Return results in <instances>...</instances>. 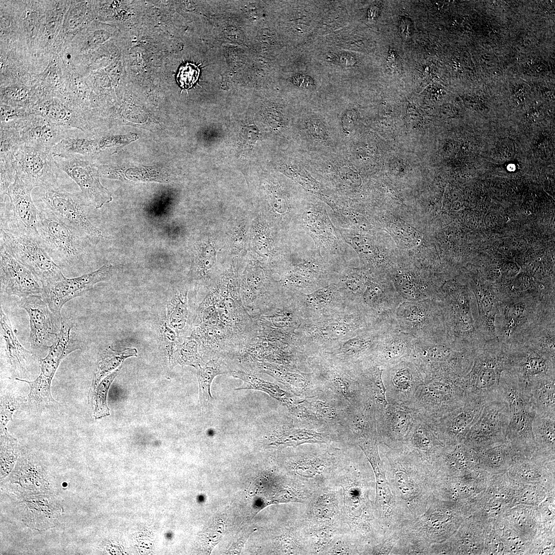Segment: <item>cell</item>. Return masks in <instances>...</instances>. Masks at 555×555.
I'll list each match as a JSON object with an SVG mask.
<instances>
[{
    "label": "cell",
    "instance_id": "cell-30",
    "mask_svg": "<svg viewBox=\"0 0 555 555\" xmlns=\"http://www.w3.org/2000/svg\"><path fill=\"white\" fill-rule=\"evenodd\" d=\"M18 508L23 522L30 527L39 529L55 525L61 510L58 501L48 496L29 498L23 501Z\"/></svg>",
    "mask_w": 555,
    "mask_h": 555
},
{
    "label": "cell",
    "instance_id": "cell-15",
    "mask_svg": "<svg viewBox=\"0 0 555 555\" xmlns=\"http://www.w3.org/2000/svg\"><path fill=\"white\" fill-rule=\"evenodd\" d=\"M382 377L387 402L411 407L426 378L413 357L384 367Z\"/></svg>",
    "mask_w": 555,
    "mask_h": 555
},
{
    "label": "cell",
    "instance_id": "cell-44",
    "mask_svg": "<svg viewBox=\"0 0 555 555\" xmlns=\"http://www.w3.org/2000/svg\"><path fill=\"white\" fill-rule=\"evenodd\" d=\"M156 328L160 347L164 350L170 358L178 345L179 338L176 332L169 326L164 309L157 318Z\"/></svg>",
    "mask_w": 555,
    "mask_h": 555
},
{
    "label": "cell",
    "instance_id": "cell-53",
    "mask_svg": "<svg viewBox=\"0 0 555 555\" xmlns=\"http://www.w3.org/2000/svg\"><path fill=\"white\" fill-rule=\"evenodd\" d=\"M362 326L357 324H346L340 322H332L325 325L323 328V334L330 338H337L343 337L347 334Z\"/></svg>",
    "mask_w": 555,
    "mask_h": 555
},
{
    "label": "cell",
    "instance_id": "cell-45",
    "mask_svg": "<svg viewBox=\"0 0 555 555\" xmlns=\"http://www.w3.org/2000/svg\"><path fill=\"white\" fill-rule=\"evenodd\" d=\"M527 312L526 304L522 301L511 303L505 307L503 331L506 336H511L524 321Z\"/></svg>",
    "mask_w": 555,
    "mask_h": 555
},
{
    "label": "cell",
    "instance_id": "cell-47",
    "mask_svg": "<svg viewBox=\"0 0 555 555\" xmlns=\"http://www.w3.org/2000/svg\"><path fill=\"white\" fill-rule=\"evenodd\" d=\"M23 145L12 128H1V159L12 160L15 152Z\"/></svg>",
    "mask_w": 555,
    "mask_h": 555
},
{
    "label": "cell",
    "instance_id": "cell-1",
    "mask_svg": "<svg viewBox=\"0 0 555 555\" xmlns=\"http://www.w3.org/2000/svg\"><path fill=\"white\" fill-rule=\"evenodd\" d=\"M200 348L218 351L244 345L255 333V324L242 301L234 280L220 282L206 295L192 322Z\"/></svg>",
    "mask_w": 555,
    "mask_h": 555
},
{
    "label": "cell",
    "instance_id": "cell-7",
    "mask_svg": "<svg viewBox=\"0 0 555 555\" xmlns=\"http://www.w3.org/2000/svg\"><path fill=\"white\" fill-rule=\"evenodd\" d=\"M80 348L74 323L70 319L62 320L59 336L49 347L47 356L40 359L39 376L31 381L18 378L15 379L29 384L30 391L28 400L30 403L39 406L57 403L51 393L53 377L63 359L71 353Z\"/></svg>",
    "mask_w": 555,
    "mask_h": 555
},
{
    "label": "cell",
    "instance_id": "cell-9",
    "mask_svg": "<svg viewBox=\"0 0 555 555\" xmlns=\"http://www.w3.org/2000/svg\"><path fill=\"white\" fill-rule=\"evenodd\" d=\"M508 358V353L499 349H486L475 354L470 370L460 378L466 399L486 401L497 395Z\"/></svg>",
    "mask_w": 555,
    "mask_h": 555
},
{
    "label": "cell",
    "instance_id": "cell-3",
    "mask_svg": "<svg viewBox=\"0 0 555 555\" xmlns=\"http://www.w3.org/2000/svg\"><path fill=\"white\" fill-rule=\"evenodd\" d=\"M474 353L448 339L446 335L415 340L413 358L426 377L460 378L470 370Z\"/></svg>",
    "mask_w": 555,
    "mask_h": 555
},
{
    "label": "cell",
    "instance_id": "cell-55",
    "mask_svg": "<svg viewBox=\"0 0 555 555\" xmlns=\"http://www.w3.org/2000/svg\"><path fill=\"white\" fill-rule=\"evenodd\" d=\"M316 514L320 516L329 517L334 510V504L329 497L321 498L316 503L314 507Z\"/></svg>",
    "mask_w": 555,
    "mask_h": 555
},
{
    "label": "cell",
    "instance_id": "cell-32",
    "mask_svg": "<svg viewBox=\"0 0 555 555\" xmlns=\"http://www.w3.org/2000/svg\"><path fill=\"white\" fill-rule=\"evenodd\" d=\"M404 446L431 464L444 445L437 437L431 422L417 414L413 427Z\"/></svg>",
    "mask_w": 555,
    "mask_h": 555
},
{
    "label": "cell",
    "instance_id": "cell-5",
    "mask_svg": "<svg viewBox=\"0 0 555 555\" xmlns=\"http://www.w3.org/2000/svg\"><path fill=\"white\" fill-rule=\"evenodd\" d=\"M1 245L30 270L43 288L65 278L40 239L1 227Z\"/></svg>",
    "mask_w": 555,
    "mask_h": 555
},
{
    "label": "cell",
    "instance_id": "cell-31",
    "mask_svg": "<svg viewBox=\"0 0 555 555\" xmlns=\"http://www.w3.org/2000/svg\"><path fill=\"white\" fill-rule=\"evenodd\" d=\"M0 323L1 336L5 344L6 356L10 368L13 374L18 377H26L29 373L31 365L39 358L20 343L14 333L10 320L5 313L2 306Z\"/></svg>",
    "mask_w": 555,
    "mask_h": 555
},
{
    "label": "cell",
    "instance_id": "cell-12",
    "mask_svg": "<svg viewBox=\"0 0 555 555\" xmlns=\"http://www.w3.org/2000/svg\"><path fill=\"white\" fill-rule=\"evenodd\" d=\"M460 378L426 377L411 407L419 416L434 421L459 406L466 400Z\"/></svg>",
    "mask_w": 555,
    "mask_h": 555
},
{
    "label": "cell",
    "instance_id": "cell-21",
    "mask_svg": "<svg viewBox=\"0 0 555 555\" xmlns=\"http://www.w3.org/2000/svg\"><path fill=\"white\" fill-rule=\"evenodd\" d=\"M33 190L32 187L26 184L16 175L15 180L9 187L6 194L9 199V202H6V205L11 213L10 220L14 226L11 228L2 227L40 239L39 210L32 199Z\"/></svg>",
    "mask_w": 555,
    "mask_h": 555
},
{
    "label": "cell",
    "instance_id": "cell-11",
    "mask_svg": "<svg viewBox=\"0 0 555 555\" xmlns=\"http://www.w3.org/2000/svg\"><path fill=\"white\" fill-rule=\"evenodd\" d=\"M393 318L400 330L416 340L446 335L443 310L440 300L403 301L396 309Z\"/></svg>",
    "mask_w": 555,
    "mask_h": 555
},
{
    "label": "cell",
    "instance_id": "cell-35",
    "mask_svg": "<svg viewBox=\"0 0 555 555\" xmlns=\"http://www.w3.org/2000/svg\"><path fill=\"white\" fill-rule=\"evenodd\" d=\"M536 413L555 417L554 375H547L531 382L527 387Z\"/></svg>",
    "mask_w": 555,
    "mask_h": 555
},
{
    "label": "cell",
    "instance_id": "cell-43",
    "mask_svg": "<svg viewBox=\"0 0 555 555\" xmlns=\"http://www.w3.org/2000/svg\"><path fill=\"white\" fill-rule=\"evenodd\" d=\"M17 444V440L7 429L1 431V478L8 474L14 465L18 454Z\"/></svg>",
    "mask_w": 555,
    "mask_h": 555
},
{
    "label": "cell",
    "instance_id": "cell-22",
    "mask_svg": "<svg viewBox=\"0 0 555 555\" xmlns=\"http://www.w3.org/2000/svg\"><path fill=\"white\" fill-rule=\"evenodd\" d=\"M485 401L466 399L459 406L434 421H430L440 441L444 445L462 443L478 418Z\"/></svg>",
    "mask_w": 555,
    "mask_h": 555
},
{
    "label": "cell",
    "instance_id": "cell-19",
    "mask_svg": "<svg viewBox=\"0 0 555 555\" xmlns=\"http://www.w3.org/2000/svg\"><path fill=\"white\" fill-rule=\"evenodd\" d=\"M375 416L379 443L391 448H399L405 445L417 413L410 406L388 402Z\"/></svg>",
    "mask_w": 555,
    "mask_h": 555
},
{
    "label": "cell",
    "instance_id": "cell-40",
    "mask_svg": "<svg viewBox=\"0 0 555 555\" xmlns=\"http://www.w3.org/2000/svg\"><path fill=\"white\" fill-rule=\"evenodd\" d=\"M431 545L417 534L401 529L391 554H430Z\"/></svg>",
    "mask_w": 555,
    "mask_h": 555
},
{
    "label": "cell",
    "instance_id": "cell-50",
    "mask_svg": "<svg viewBox=\"0 0 555 555\" xmlns=\"http://www.w3.org/2000/svg\"><path fill=\"white\" fill-rule=\"evenodd\" d=\"M1 199L7 196L9 187L14 182L16 175L12 161L0 159Z\"/></svg>",
    "mask_w": 555,
    "mask_h": 555
},
{
    "label": "cell",
    "instance_id": "cell-56",
    "mask_svg": "<svg viewBox=\"0 0 555 555\" xmlns=\"http://www.w3.org/2000/svg\"><path fill=\"white\" fill-rule=\"evenodd\" d=\"M338 62L343 66H351L355 63V59L350 54L342 53L338 56Z\"/></svg>",
    "mask_w": 555,
    "mask_h": 555
},
{
    "label": "cell",
    "instance_id": "cell-28",
    "mask_svg": "<svg viewBox=\"0 0 555 555\" xmlns=\"http://www.w3.org/2000/svg\"><path fill=\"white\" fill-rule=\"evenodd\" d=\"M415 339L395 323L381 336L371 360L383 368L413 356Z\"/></svg>",
    "mask_w": 555,
    "mask_h": 555
},
{
    "label": "cell",
    "instance_id": "cell-26",
    "mask_svg": "<svg viewBox=\"0 0 555 555\" xmlns=\"http://www.w3.org/2000/svg\"><path fill=\"white\" fill-rule=\"evenodd\" d=\"M1 289L20 298L43 295L44 288L32 272L1 245Z\"/></svg>",
    "mask_w": 555,
    "mask_h": 555
},
{
    "label": "cell",
    "instance_id": "cell-13",
    "mask_svg": "<svg viewBox=\"0 0 555 555\" xmlns=\"http://www.w3.org/2000/svg\"><path fill=\"white\" fill-rule=\"evenodd\" d=\"M303 401L313 424L346 439L345 426L350 405L346 400L320 386Z\"/></svg>",
    "mask_w": 555,
    "mask_h": 555
},
{
    "label": "cell",
    "instance_id": "cell-8",
    "mask_svg": "<svg viewBox=\"0 0 555 555\" xmlns=\"http://www.w3.org/2000/svg\"><path fill=\"white\" fill-rule=\"evenodd\" d=\"M37 188L36 195L42 207L41 209L52 213L61 220L87 236L91 242H97L106 237L89 219L85 209L88 204L81 193H71L58 184Z\"/></svg>",
    "mask_w": 555,
    "mask_h": 555
},
{
    "label": "cell",
    "instance_id": "cell-52",
    "mask_svg": "<svg viewBox=\"0 0 555 555\" xmlns=\"http://www.w3.org/2000/svg\"><path fill=\"white\" fill-rule=\"evenodd\" d=\"M198 76L199 69L197 67L193 64L187 63L180 68L177 80L181 87L188 89L196 83Z\"/></svg>",
    "mask_w": 555,
    "mask_h": 555
},
{
    "label": "cell",
    "instance_id": "cell-29",
    "mask_svg": "<svg viewBox=\"0 0 555 555\" xmlns=\"http://www.w3.org/2000/svg\"><path fill=\"white\" fill-rule=\"evenodd\" d=\"M350 368L361 386L364 404L375 415L388 404L382 377L383 367L375 364L370 360Z\"/></svg>",
    "mask_w": 555,
    "mask_h": 555
},
{
    "label": "cell",
    "instance_id": "cell-36",
    "mask_svg": "<svg viewBox=\"0 0 555 555\" xmlns=\"http://www.w3.org/2000/svg\"><path fill=\"white\" fill-rule=\"evenodd\" d=\"M188 289L176 288L167 303L166 319L169 326L179 336L188 324Z\"/></svg>",
    "mask_w": 555,
    "mask_h": 555
},
{
    "label": "cell",
    "instance_id": "cell-23",
    "mask_svg": "<svg viewBox=\"0 0 555 555\" xmlns=\"http://www.w3.org/2000/svg\"><path fill=\"white\" fill-rule=\"evenodd\" d=\"M314 362L312 376L318 385L330 390L350 405L364 404L361 386L350 368L336 367L324 360Z\"/></svg>",
    "mask_w": 555,
    "mask_h": 555
},
{
    "label": "cell",
    "instance_id": "cell-6",
    "mask_svg": "<svg viewBox=\"0 0 555 555\" xmlns=\"http://www.w3.org/2000/svg\"><path fill=\"white\" fill-rule=\"evenodd\" d=\"M38 232L44 247L59 266L80 260L88 242H91L81 232L43 209L39 210Z\"/></svg>",
    "mask_w": 555,
    "mask_h": 555
},
{
    "label": "cell",
    "instance_id": "cell-39",
    "mask_svg": "<svg viewBox=\"0 0 555 555\" xmlns=\"http://www.w3.org/2000/svg\"><path fill=\"white\" fill-rule=\"evenodd\" d=\"M219 359L212 358L203 367L199 366L197 377L199 388V402L202 408L207 407L213 400L211 385L217 375L226 373Z\"/></svg>",
    "mask_w": 555,
    "mask_h": 555
},
{
    "label": "cell",
    "instance_id": "cell-17",
    "mask_svg": "<svg viewBox=\"0 0 555 555\" xmlns=\"http://www.w3.org/2000/svg\"><path fill=\"white\" fill-rule=\"evenodd\" d=\"M12 164L16 175L33 189L58 184L60 170L50 152L22 145L14 154Z\"/></svg>",
    "mask_w": 555,
    "mask_h": 555
},
{
    "label": "cell",
    "instance_id": "cell-33",
    "mask_svg": "<svg viewBox=\"0 0 555 555\" xmlns=\"http://www.w3.org/2000/svg\"><path fill=\"white\" fill-rule=\"evenodd\" d=\"M257 367L260 372L271 376L289 392L301 398L309 396L320 386L312 376H308L279 365L262 362L257 363Z\"/></svg>",
    "mask_w": 555,
    "mask_h": 555
},
{
    "label": "cell",
    "instance_id": "cell-57",
    "mask_svg": "<svg viewBox=\"0 0 555 555\" xmlns=\"http://www.w3.org/2000/svg\"><path fill=\"white\" fill-rule=\"evenodd\" d=\"M312 79L310 77L301 75L297 76L294 78V81L296 84L297 85H300V86H306L309 85H311L312 83Z\"/></svg>",
    "mask_w": 555,
    "mask_h": 555
},
{
    "label": "cell",
    "instance_id": "cell-27",
    "mask_svg": "<svg viewBox=\"0 0 555 555\" xmlns=\"http://www.w3.org/2000/svg\"><path fill=\"white\" fill-rule=\"evenodd\" d=\"M508 372L527 387L534 380L554 375V359L537 350L523 349L508 353Z\"/></svg>",
    "mask_w": 555,
    "mask_h": 555
},
{
    "label": "cell",
    "instance_id": "cell-16",
    "mask_svg": "<svg viewBox=\"0 0 555 555\" xmlns=\"http://www.w3.org/2000/svg\"><path fill=\"white\" fill-rule=\"evenodd\" d=\"M18 305L29 316L28 340L32 349L38 352L48 350L59 336L62 320L52 312L43 295L20 298Z\"/></svg>",
    "mask_w": 555,
    "mask_h": 555
},
{
    "label": "cell",
    "instance_id": "cell-34",
    "mask_svg": "<svg viewBox=\"0 0 555 555\" xmlns=\"http://www.w3.org/2000/svg\"><path fill=\"white\" fill-rule=\"evenodd\" d=\"M230 375L243 381L239 390H253L263 392L278 400L290 410L297 402L299 397L292 393L284 390L277 384L264 380L255 375L240 370L229 371Z\"/></svg>",
    "mask_w": 555,
    "mask_h": 555
},
{
    "label": "cell",
    "instance_id": "cell-37",
    "mask_svg": "<svg viewBox=\"0 0 555 555\" xmlns=\"http://www.w3.org/2000/svg\"><path fill=\"white\" fill-rule=\"evenodd\" d=\"M96 149V141L70 133L56 144L51 152L53 155L81 156L88 158Z\"/></svg>",
    "mask_w": 555,
    "mask_h": 555
},
{
    "label": "cell",
    "instance_id": "cell-41",
    "mask_svg": "<svg viewBox=\"0 0 555 555\" xmlns=\"http://www.w3.org/2000/svg\"><path fill=\"white\" fill-rule=\"evenodd\" d=\"M479 314L486 331L496 336L494 321L498 311L497 300L492 294L478 292L476 294Z\"/></svg>",
    "mask_w": 555,
    "mask_h": 555
},
{
    "label": "cell",
    "instance_id": "cell-18",
    "mask_svg": "<svg viewBox=\"0 0 555 555\" xmlns=\"http://www.w3.org/2000/svg\"><path fill=\"white\" fill-rule=\"evenodd\" d=\"M115 269L109 263L104 264L95 271L73 278L66 277L44 288L43 294L50 309L61 320V310L69 301L80 297L98 283L108 280Z\"/></svg>",
    "mask_w": 555,
    "mask_h": 555
},
{
    "label": "cell",
    "instance_id": "cell-42",
    "mask_svg": "<svg viewBox=\"0 0 555 555\" xmlns=\"http://www.w3.org/2000/svg\"><path fill=\"white\" fill-rule=\"evenodd\" d=\"M121 367L116 369L102 379L97 387L91 392V402L94 405L93 415L95 419L109 415V409L107 405V394L112 383L119 374Z\"/></svg>",
    "mask_w": 555,
    "mask_h": 555
},
{
    "label": "cell",
    "instance_id": "cell-4",
    "mask_svg": "<svg viewBox=\"0 0 555 555\" xmlns=\"http://www.w3.org/2000/svg\"><path fill=\"white\" fill-rule=\"evenodd\" d=\"M294 232H301L312 241L321 254L332 262L342 261L347 245L328 212L319 203H303L294 223Z\"/></svg>",
    "mask_w": 555,
    "mask_h": 555
},
{
    "label": "cell",
    "instance_id": "cell-51",
    "mask_svg": "<svg viewBox=\"0 0 555 555\" xmlns=\"http://www.w3.org/2000/svg\"><path fill=\"white\" fill-rule=\"evenodd\" d=\"M334 286L328 285L306 295V300L313 307L319 308L330 303L333 299Z\"/></svg>",
    "mask_w": 555,
    "mask_h": 555
},
{
    "label": "cell",
    "instance_id": "cell-10",
    "mask_svg": "<svg viewBox=\"0 0 555 555\" xmlns=\"http://www.w3.org/2000/svg\"><path fill=\"white\" fill-rule=\"evenodd\" d=\"M499 391L509 409L506 437L519 443L533 442L532 423L536 411L528 389L515 376L504 371Z\"/></svg>",
    "mask_w": 555,
    "mask_h": 555
},
{
    "label": "cell",
    "instance_id": "cell-54",
    "mask_svg": "<svg viewBox=\"0 0 555 555\" xmlns=\"http://www.w3.org/2000/svg\"><path fill=\"white\" fill-rule=\"evenodd\" d=\"M399 531L394 532L386 536L381 542L367 548V554H391V552L398 538Z\"/></svg>",
    "mask_w": 555,
    "mask_h": 555
},
{
    "label": "cell",
    "instance_id": "cell-48",
    "mask_svg": "<svg viewBox=\"0 0 555 555\" xmlns=\"http://www.w3.org/2000/svg\"><path fill=\"white\" fill-rule=\"evenodd\" d=\"M348 271L349 272L344 273L340 278L341 284L352 294H362V295L369 278L363 272Z\"/></svg>",
    "mask_w": 555,
    "mask_h": 555
},
{
    "label": "cell",
    "instance_id": "cell-2",
    "mask_svg": "<svg viewBox=\"0 0 555 555\" xmlns=\"http://www.w3.org/2000/svg\"><path fill=\"white\" fill-rule=\"evenodd\" d=\"M379 452L403 527L436 498V474L430 464L405 446L379 443Z\"/></svg>",
    "mask_w": 555,
    "mask_h": 555
},
{
    "label": "cell",
    "instance_id": "cell-14",
    "mask_svg": "<svg viewBox=\"0 0 555 555\" xmlns=\"http://www.w3.org/2000/svg\"><path fill=\"white\" fill-rule=\"evenodd\" d=\"M53 156L60 171L65 172L79 187L81 195L88 205L98 209L112 201L111 194L100 181L99 170L88 158Z\"/></svg>",
    "mask_w": 555,
    "mask_h": 555
},
{
    "label": "cell",
    "instance_id": "cell-49",
    "mask_svg": "<svg viewBox=\"0 0 555 555\" xmlns=\"http://www.w3.org/2000/svg\"><path fill=\"white\" fill-rule=\"evenodd\" d=\"M25 397L6 395L1 399V431L6 430L7 424L12 420L13 413L25 401Z\"/></svg>",
    "mask_w": 555,
    "mask_h": 555
},
{
    "label": "cell",
    "instance_id": "cell-20",
    "mask_svg": "<svg viewBox=\"0 0 555 555\" xmlns=\"http://www.w3.org/2000/svg\"><path fill=\"white\" fill-rule=\"evenodd\" d=\"M509 409L501 392L485 401L464 442H481L506 437Z\"/></svg>",
    "mask_w": 555,
    "mask_h": 555
},
{
    "label": "cell",
    "instance_id": "cell-24",
    "mask_svg": "<svg viewBox=\"0 0 555 555\" xmlns=\"http://www.w3.org/2000/svg\"><path fill=\"white\" fill-rule=\"evenodd\" d=\"M8 127L15 130L23 145L50 152L72 130H66L40 116L26 117L1 128Z\"/></svg>",
    "mask_w": 555,
    "mask_h": 555
},
{
    "label": "cell",
    "instance_id": "cell-46",
    "mask_svg": "<svg viewBox=\"0 0 555 555\" xmlns=\"http://www.w3.org/2000/svg\"><path fill=\"white\" fill-rule=\"evenodd\" d=\"M198 348H200L198 342L191 334L189 337L184 339L182 343L177 346L175 351L177 362L182 365L199 366Z\"/></svg>",
    "mask_w": 555,
    "mask_h": 555
},
{
    "label": "cell",
    "instance_id": "cell-38",
    "mask_svg": "<svg viewBox=\"0 0 555 555\" xmlns=\"http://www.w3.org/2000/svg\"><path fill=\"white\" fill-rule=\"evenodd\" d=\"M137 356V350L134 348H127L122 351H118L108 347L104 350L95 371L92 390L103 377L115 369L126 358Z\"/></svg>",
    "mask_w": 555,
    "mask_h": 555
},
{
    "label": "cell",
    "instance_id": "cell-25",
    "mask_svg": "<svg viewBox=\"0 0 555 555\" xmlns=\"http://www.w3.org/2000/svg\"><path fill=\"white\" fill-rule=\"evenodd\" d=\"M445 318L446 335L448 339L470 349L468 340L474 329L470 300L463 295L441 294L439 297Z\"/></svg>",
    "mask_w": 555,
    "mask_h": 555
}]
</instances>
